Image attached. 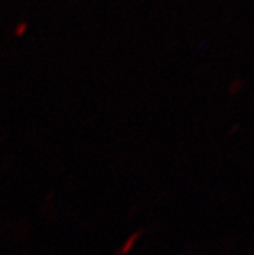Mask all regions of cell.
Returning <instances> with one entry per match:
<instances>
[{"mask_svg":"<svg viewBox=\"0 0 254 255\" xmlns=\"http://www.w3.org/2000/svg\"><path fill=\"white\" fill-rule=\"evenodd\" d=\"M240 88H242V81H239V79H235V81L232 82L231 84H230V94L231 95H235L238 94L239 91H240Z\"/></svg>","mask_w":254,"mask_h":255,"instance_id":"obj_2","label":"cell"},{"mask_svg":"<svg viewBox=\"0 0 254 255\" xmlns=\"http://www.w3.org/2000/svg\"><path fill=\"white\" fill-rule=\"evenodd\" d=\"M142 236V231H138V232L132 233L131 236L129 239L126 240L125 244L121 246V249L118 250V255H126L129 254L132 249H134V246H135L136 241L139 240V237Z\"/></svg>","mask_w":254,"mask_h":255,"instance_id":"obj_1","label":"cell"},{"mask_svg":"<svg viewBox=\"0 0 254 255\" xmlns=\"http://www.w3.org/2000/svg\"><path fill=\"white\" fill-rule=\"evenodd\" d=\"M26 30H27V23L26 22H21V23H18V25L16 26V35L17 36H21L23 34V32L26 31Z\"/></svg>","mask_w":254,"mask_h":255,"instance_id":"obj_3","label":"cell"}]
</instances>
